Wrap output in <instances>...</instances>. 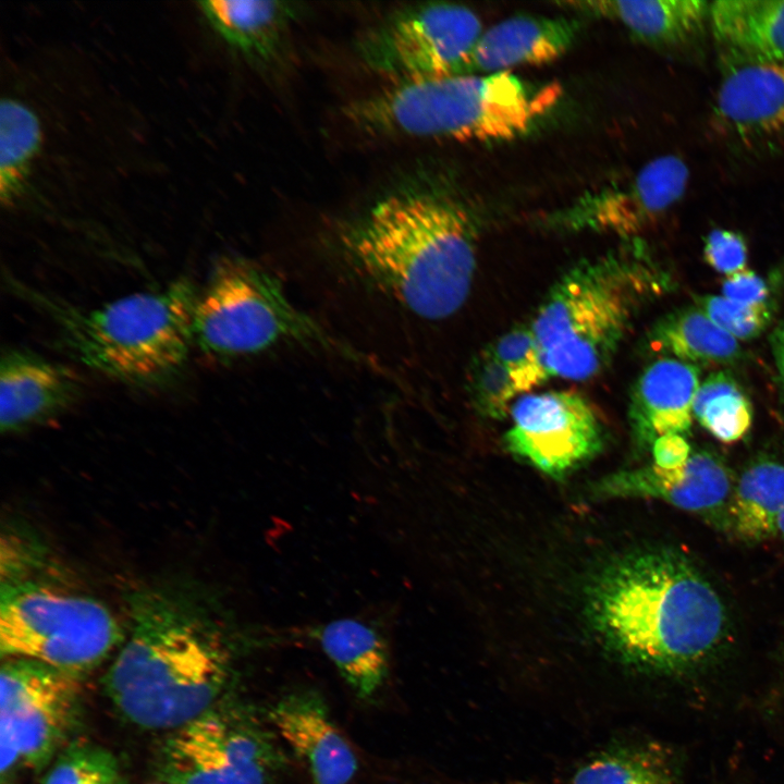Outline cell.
<instances>
[{"instance_id":"cell-15","label":"cell","mask_w":784,"mask_h":784,"mask_svg":"<svg viewBox=\"0 0 784 784\" xmlns=\"http://www.w3.org/2000/svg\"><path fill=\"white\" fill-rule=\"evenodd\" d=\"M714 126L746 145L784 136V62L733 60L713 103Z\"/></svg>"},{"instance_id":"cell-2","label":"cell","mask_w":784,"mask_h":784,"mask_svg":"<svg viewBox=\"0 0 784 784\" xmlns=\"http://www.w3.org/2000/svg\"><path fill=\"white\" fill-rule=\"evenodd\" d=\"M131 634L106 676L120 713L150 730H177L210 710L231 666L225 616L171 587L128 599Z\"/></svg>"},{"instance_id":"cell-32","label":"cell","mask_w":784,"mask_h":784,"mask_svg":"<svg viewBox=\"0 0 784 784\" xmlns=\"http://www.w3.org/2000/svg\"><path fill=\"white\" fill-rule=\"evenodd\" d=\"M696 306L737 341H748L759 336L769 327L773 318V306L771 304L760 306L744 305L722 295L697 296Z\"/></svg>"},{"instance_id":"cell-3","label":"cell","mask_w":784,"mask_h":784,"mask_svg":"<svg viewBox=\"0 0 784 784\" xmlns=\"http://www.w3.org/2000/svg\"><path fill=\"white\" fill-rule=\"evenodd\" d=\"M586 616L601 641L626 662L675 672L708 660L727 633V614L711 583L682 553L646 549L597 574Z\"/></svg>"},{"instance_id":"cell-4","label":"cell","mask_w":784,"mask_h":784,"mask_svg":"<svg viewBox=\"0 0 784 784\" xmlns=\"http://www.w3.org/2000/svg\"><path fill=\"white\" fill-rule=\"evenodd\" d=\"M660 283L637 238L569 268L530 326L550 377L579 381L602 371Z\"/></svg>"},{"instance_id":"cell-31","label":"cell","mask_w":784,"mask_h":784,"mask_svg":"<svg viewBox=\"0 0 784 784\" xmlns=\"http://www.w3.org/2000/svg\"><path fill=\"white\" fill-rule=\"evenodd\" d=\"M468 385L474 407L493 419L510 413L512 401L519 393L507 369L488 348L473 362Z\"/></svg>"},{"instance_id":"cell-21","label":"cell","mask_w":784,"mask_h":784,"mask_svg":"<svg viewBox=\"0 0 784 784\" xmlns=\"http://www.w3.org/2000/svg\"><path fill=\"white\" fill-rule=\"evenodd\" d=\"M199 5L220 38L259 63H269L279 56L299 11L295 3L272 0H212Z\"/></svg>"},{"instance_id":"cell-22","label":"cell","mask_w":784,"mask_h":784,"mask_svg":"<svg viewBox=\"0 0 784 784\" xmlns=\"http://www.w3.org/2000/svg\"><path fill=\"white\" fill-rule=\"evenodd\" d=\"M709 26L733 60L784 62V0H719Z\"/></svg>"},{"instance_id":"cell-8","label":"cell","mask_w":784,"mask_h":784,"mask_svg":"<svg viewBox=\"0 0 784 784\" xmlns=\"http://www.w3.org/2000/svg\"><path fill=\"white\" fill-rule=\"evenodd\" d=\"M0 650L73 676L98 665L121 640L111 611L89 596L26 578L2 581Z\"/></svg>"},{"instance_id":"cell-5","label":"cell","mask_w":784,"mask_h":784,"mask_svg":"<svg viewBox=\"0 0 784 784\" xmlns=\"http://www.w3.org/2000/svg\"><path fill=\"white\" fill-rule=\"evenodd\" d=\"M560 96L558 83H528L511 71L466 74L393 83L350 103L345 115L379 136L506 140L527 132Z\"/></svg>"},{"instance_id":"cell-39","label":"cell","mask_w":784,"mask_h":784,"mask_svg":"<svg viewBox=\"0 0 784 784\" xmlns=\"http://www.w3.org/2000/svg\"><path fill=\"white\" fill-rule=\"evenodd\" d=\"M151 784H167V783L162 782V783H151Z\"/></svg>"},{"instance_id":"cell-24","label":"cell","mask_w":784,"mask_h":784,"mask_svg":"<svg viewBox=\"0 0 784 784\" xmlns=\"http://www.w3.org/2000/svg\"><path fill=\"white\" fill-rule=\"evenodd\" d=\"M784 509V463L762 457L736 478L723 525L738 539L756 543L776 536Z\"/></svg>"},{"instance_id":"cell-34","label":"cell","mask_w":784,"mask_h":784,"mask_svg":"<svg viewBox=\"0 0 784 784\" xmlns=\"http://www.w3.org/2000/svg\"><path fill=\"white\" fill-rule=\"evenodd\" d=\"M721 287L722 296L739 304L750 306L771 304L768 282L747 268L726 275Z\"/></svg>"},{"instance_id":"cell-29","label":"cell","mask_w":784,"mask_h":784,"mask_svg":"<svg viewBox=\"0 0 784 784\" xmlns=\"http://www.w3.org/2000/svg\"><path fill=\"white\" fill-rule=\"evenodd\" d=\"M44 784H123V777L110 751L91 744H75L54 761Z\"/></svg>"},{"instance_id":"cell-37","label":"cell","mask_w":784,"mask_h":784,"mask_svg":"<svg viewBox=\"0 0 784 784\" xmlns=\"http://www.w3.org/2000/svg\"><path fill=\"white\" fill-rule=\"evenodd\" d=\"M771 347L784 405V319L775 327L771 334Z\"/></svg>"},{"instance_id":"cell-7","label":"cell","mask_w":784,"mask_h":784,"mask_svg":"<svg viewBox=\"0 0 784 784\" xmlns=\"http://www.w3.org/2000/svg\"><path fill=\"white\" fill-rule=\"evenodd\" d=\"M193 338L203 353L215 357L296 344L370 362L294 305L274 273L238 256L220 259L197 295Z\"/></svg>"},{"instance_id":"cell-17","label":"cell","mask_w":784,"mask_h":784,"mask_svg":"<svg viewBox=\"0 0 784 784\" xmlns=\"http://www.w3.org/2000/svg\"><path fill=\"white\" fill-rule=\"evenodd\" d=\"M279 735L305 762L315 784H348L357 759L331 720L322 697L314 690L292 691L270 709Z\"/></svg>"},{"instance_id":"cell-27","label":"cell","mask_w":784,"mask_h":784,"mask_svg":"<svg viewBox=\"0 0 784 784\" xmlns=\"http://www.w3.org/2000/svg\"><path fill=\"white\" fill-rule=\"evenodd\" d=\"M693 417L718 440L732 443L749 431L752 405L736 378L730 371L718 370L700 382Z\"/></svg>"},{"instance_id":"cell-14","label":"cell","mask_w":784,"mask_h":784,"mask_svg":"<svg viewBox=\"0 0 784 784\" xmlns=\"http://www.w3.org/2000/svg\"><path fill=\"white\" fill-rule=\"evenodd\" d=\"M735 480L721 456L698 450L679 467L667 469L651 464L622 470L601 479L593 490L602 498L658 499L722 522Z\"/></svg>"},{"instance_id":"cell-13","label":"cell","mask_w":784,"mask_h":784,"mask_svg":"<svg viewBox=\"0 0 784 784\" xmlns=\"http://www.w3.org/2000/svg\"><path fill=\"white\" fill-rule=\"evenodd\" d=\"M74 676L46 663L10 657L0 674V715L17 735L21 759L40 768L52 757L75 714Z\"/></svg>"},{"instance_id":"cell-19","label":"cell","mask_w":784,"mask_h":784,"mask_svg":"<svg viewBox=\"0 0 784 784\" xmlns=\"http://www.w3.org/2000/svg\"><path fill=\"white\" fill-rule=\"evenodd\" d=\"M700 384L699 367L671 357L650 364L639 376L630 396L628 419L636 444L651 449L666 434H687L693 403Z\"/></svg>"},{"instance_id":"cell-38","label":"cell","mask_w":784,"mask_h":784,"mask_svg":"<svg viewBox=\"0 0 784 784\" xmlns=\"http://www.w3.org/2000/svg\"><path fill=\"white\" fill-rule=\"evenodd\" d=\"M776 536L782 540L784 544V509L781 512L777 524H776Z\"/></svg>"},{"instance_id":"cell-1","label":"cell","mask_w":784,"mask_h":784,"mask_svg":"<svg viewBox=\"0 0 784 784\" xmlns=\"http://www.w3.org/2000/svg\"><path fill=\"white\" fill-rule=\"evenodd\" d=\"M478 229L444 183L415 173L341 226L336 250L359 279L414 315L440 320L468 297Z\"/></svg>"},{"instance_id":"cell-35","label":"cell","mask_w":784,"mask_h":784,"mask_svg":"<svg viewBox=\"0 0 784 784\" xmlns=\"http://www.w3.org/2000/svg\"><path fill=\"white\" fill-rule=\"evenodd\" d=\"M653 464L661 468H676L684 465L691 454L684 436L666 434L658 438L651 446Z\"/></svg>"},{"instance_id":"cell-23","label":"cell","mask_w":784,"mask_h":784,"mask_svg":"<svg viewBox=\"0 0 784 784\" xmlns=\"http://www.w3.org/2000/svg\"><path fill=\"white\" fill-rule=\"evenodd\" d=\"M311 635L357 697L370 698L383 685L389 672V651L376 628L343 617L314 628Z\"/></svg>"},{"instance_id":"cell-30","label":"cell","mask_w":784,"mask_h":784,"mask_svg":"<svg viewBox=\"0 0 784 784\" xmlns=\"http://www.w3.org/2000/svg\"><path fill=\"white\" fill-rule=\"evenodd\" d=\"M488 350L507 369L519 393L528 392L550 378L530 327L510 330Z\"/></svg>"},{"instance_id":"cell-12","label":"cell","mask_w":784,"mask_h":784,"mask_svg":"<svg viewBox=\"0 0 784 784\" xmlns=\"http://www.w3.org/2000/svg\"><path fill=\"white\" fill-rule=\"evenodd\" d=\"M689 170L675 155L661 156L635 175L586 192L551 213L549 225L566 231H590L636 238L664 216L684 195Z\"/></svg>"},{"instance_id":"cell-28","label":"cell","mask_w":784,"mask_h":784,"mask_svg":"<svg viewBox=\"0 0 784 784\" xmlns=\"http://www.w3.org/2000/svg\"><path fill=\"white\" fill-rule=\"evenodd\" d=\"M571 784H675L665 763L651 752L624 749L602 755L579 768Z\"/></svg>"},{"instance_id":"cell-20","label":"cell","mask_w":784,"mask_h":784,"mask_svg":"<svg viewBox=\"0 0 784 784\" xmlns=\"http://www.w3.org/2000/svg\"><path fill=\"white\" fill-rule=\"evenodd\" d=\"M710 3L702 0H598L563 4L620 23L642 41L677 47L697 38L709 25Z\"/></svg>"},{"instance_id":"cell-6","label":"cell","mask_w":784,"mask_h":784,"mask_svg":"<svg viewBox=\"0 0 784 784\" xmlns=\"http://www.w3.org/2000/svg\"><path fill=\"white\" fill-rule=\"evenodd\" d=\"M28 296L51 316L79 362L125 382L166 381L184 366L194 343L197 293L187 280L88 309L35 291Z\"/></svg>"},{"instance_id":"cell-25","label":"cell","mask_w":784,"mask_h":784,"mask_svg":"<svg viewBox=\"0 0 784 784\" xmlns=\"http://www.w3.org/2000/svg\"><path fill=\"white\" fill-rule=\"evenodd\" d=\"M650 348L697 367L738 362V341L716 326L699 307L678 308L660 318L648 334Z\"/></svg>"},{"instance_id":"cell-36","label":"cell","mask_w":784,"mask_h":784,"mask_svg":"<svg viewBox=\"0 0 784 784\" xmlns=\"http://www.w3.org/2000/svg\"><path fill=\"white\" fill-rule=\"evenodd\" d=\"M0 769L4 775L15 762L21 759V748L17 735L11 721L0 715Z\"/></svg>"},{"instance_id":"cell-33","label":"cell","mask_w":784,"mask_h":784,"mask_svg":"<svg viewBox=\"0 0 784 784\" xmlns=\"http://www.w3.org/2000/svg\"><path fill=\"white\" fill-rule=\"evenodd\" d=\"M706 262L718 272L730 275L746 269L748 248L742 234L725 230L713 229L703 244Z\"/></svg>"},{"instance_id":"cell-11","label":"cell","mask_w":784,"mask_h":784,"mask_svg":"<svg viewBox=\"0 0 784 784\" xmlns=\"http://www.w3.org/2000/svg\"><path fill=\"white\" fill-rule=\"evenodd\" d=\"M270 758L252 728L209 710L175 730L159 772L167 784H268Z\"/></svg>"},{"instance_id":"cell-26","label":"cell","mask_w":784,"mask_h":784,"mask_svg":"<svg viewBox=\"0 0 784 784\" xmlns=\"http://www.w3.org/2000/svg\"><path fill=\"white\" fill-rule=\"evenodd\" d=\"M36 114L20 100L3 99L0 110V195L11 205L23 193L41 144Z\"/></svg>"},{"instance_id":"cell-10","label":"cell","mask_w":784,"mask_h":784,"mask_svg":"<svg viewBox=\"0 0 784 784\" xmlns=\"http://www.w3.org/2000/svg\"><path fill=\"white\" fill-rule=\"evenodd\" d=\"M510 415L507 450L553 478L591 460L604 444L599 416L576 392L526 394L512 405Z\"/></svg>"},{"instance_id":"cell-18","label":"cell","mask_w":784,"mask_h":784,"mask_svg":"<svg viewBox=\"0 0 784 784\" xmlns=\"http://www.w3.org/2000/svg\"><path fill=\"white\" fill-rule=\"evenodd\" d=\"M576 19L522 14L482 32L469 57L466 74L510 72L519 65H541L559 59L577 40Z\"/></svg>"},{"instance_id":"cell-16","label":"cell","mask_w":784,"mask_h":784,"mask_svg":"<svg viewBox=\"0 0 784 784\" xmlns=\"http://www.w3.org/2000/svg\"><path fill=\"white\" fill-rule=\"evenodd\" d=\"M75 371L34 352L9 348L0 362V427L16 432L49 420L79 399Z\"/></svg>"},{"instance_id":"cell-9","label":"cell","mask_w":784,"mask_h":784,"mask_svg":"<svg viewBox=\"0 0 784 784\" xmlns=\"http://www.w3.org/2000/svg\"><path fill=\"white\" fill-rule=\"evenodd\" d=\"M482 34L470 9L424 2L395 11L357 41V54L370 70L396 83L465 75Z\"/></svg>"}]
</instances>
